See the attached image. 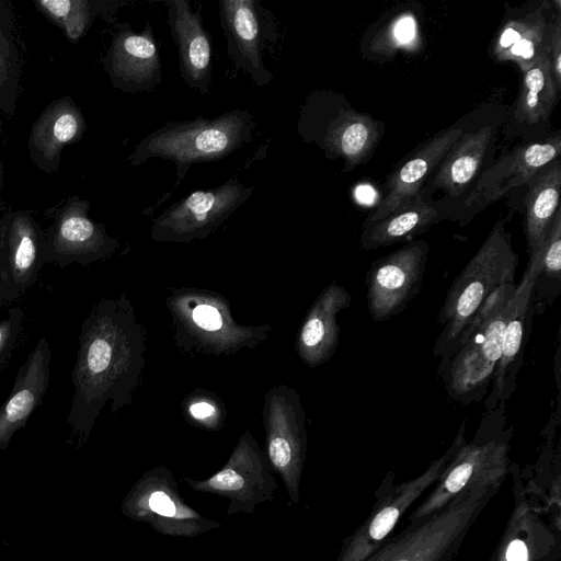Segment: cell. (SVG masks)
<instances>
[{
    "label": "cell",
    "mask_w": 561,
    "mask_h": 561,
    "mask_svg": "<svg viewBox=\"0 0 561 561\" xmlns=\"http://www.w3.org/2000/svg\"><path fill=\"white\" fill-rule=\"evenodd\" d=\"M146 352V328L125 293L92 305L79 333L67 416L79 446L88 442L107 402L112 413L131 404L141 383Z\"/></svg>",
    "instance_id": "1"
},
{
    "label": "cell",
    "mask_w": 561,
    "mask_h": 561,
    "mask_svg": "<svg viewBox=\"0 0 561 561\" xmlns=\"http://www.w3.org/2000/svg\"><path fill=\"white\" fill-rule=\"evenodd\" d=\"M165 307L173 342L187 356L236 355L257 347L272 331L270 323H239L227 297L206 288H171Z\"/></svg>",
    "instance_id": "2"
},
{
    "label": "cell",
    "mask_w": 561,
    "mask_h": 561,
    "mask_svg": "<svg viewBox=\"0 0 561 561\" xmlns=\"http://www.w3.org/2000/svg\"><path fill=\"white\" fill-rule=\"evenodd\" d=\"M516 284L494 289L460 332L437 375L448 398L468 405L483 400L496 370L503 345L511 299Z\"/></svg>",
    "instance_id": "3"
},
{
    "label": "cell",
    "mask_w": 561,
    "mask_h": 561,
    "mask_svg": "<svg viewBox=\"0 0 561 561\" xmlns=\"http://www.w3.org/2000/svg\"><path fill=\"white\" fill-rule=\"evenodd\" d=\"M257 127L249 110L236 108L207 118L169 121L142 138L127 157L131 167L152 158L170 160L175 165L176 181L172 192L199 162L218 161L252 140Z\"/></svg>",
    "instance_id": "4"
},
{
    "label": "cell",
    "mask_w": 561,
    "mask_h": 561,
    "mask_svg": "<svg viewBox=\"0 0 561 561\" xmlns=\"http://www.w3.org/2000/svg\"><path fill=\"white\" fill-rule=\"evenodd\" d=\"M505 408L506 403H499L494 410L484 411L473 439L465 442L457 450L437 479L435 489L411 514V524L436 514L468 490H496L500 486L508 471L513 434Z\"/></svg>",
    "instance_id": "5"
},
{
    "label": "cell",
    "mask_w": 561,
    "mask_h": 561,
    "mask_svg": "<svg viewBox=\"0 0 561 561\" xmlns=\"http://www.w3.org/2000/svg\"><path fill=\"white\" fill-rule=\"evenodd\" d=\"M517 265L512 234L499 219L447 290L437 316L442 331L433 346L434 356L439 357L438 364L446 360L460 332L485 298L499 286L514 282Z\"/></svg>",
    "instance_id": "6"
},
{
    "label": "cell",
    "mask_w": 561,
    "mask_h": 561,
    "mask_svg": "<svg viewBox=\"0 0 561 561\" xmlns=\"http://www.w3.org/2000/svg\"><path fill=\"white\" fill-rule=\"evenodd\" d=\"M122 514L171 537L195 538L220 527L190 506L180 494L173 472L165 466L148 469L121 503Z\"/></svg>",
    "instance_id": "7"
},
{
    "label": "cell",
    "mask_w": 561,
    "mask_h": 561,
    "mask_svg": "<svg viewBox=\"0 0 561 561\" xmlns=\"http://www.w3.org/2000/svg\"><path fill=\"white\" fill-rule=\"evenodd\" d=\"M265 454L285 485L293 504L300 497V483L307 455L306 413L299 392L277 383L263 398Z\"/></svg>",
    "instance_id": "8"
},
{
    "label": "cell",
    "mask_w": 561,
    "mask_h": 561,
    "mask_svg": "<svg viewBox=\"0 0 561 561\" xmlns=\"http://www.w3.org/2000/svg\"><path fill=\"white\" fill-rule=\"evenodd\" d=\"M297 131L302 141L318 144L328 158H342L351 169L367 159L380 135L369 115L333 108L331 94L321 91L306 98Z\"/></svg>",
    "instance_id": "9"
},
{
    "label": "cell",
    "mask_w": 561,
    "mask_h": 561,
    "mask_svg": "<svg viewBox=\"0 0 561 561\" xmlns=\"http://www.w3.org/2000/svg\"><path fill=\"white\" fill-rule=\"evenodd\" d=\"M182 482L195 492L227 499V517L254 513L257 505L274 500L278 488L265 450L250 430L240 435L220 470L203 480L183 477Z\"/></svg>",
    "instance_id": "10"
},
{
    "label": "cell",
    "mask_w": 561,
    "mask_h": 561,
    "mask_svg": "<svg viewBox=\"0 0 561 561\" xmlns=\"http://www.w3.org/2000/svg\"><path fill=\"white\" fill-rule=\"evenodd\" d=\"M253 187L231 176L220 185L193 191L162 210L150 227L156 242L191 243L213 234L244 205Z\"/></svg>",
    "instance_id": "11"
},
{
    "label": "cell",
    "mask_w": 561,
    "mask_h": 561,
    "mask_svg": "<svg viewBox=\"0 0 561 561\" xmlns=\"http://www.w3.org/2000/svg\"><path fill=\"white\" fill-rule=\"evenodd\" d=\"M495 489L476 488L428 518L409 525L391 561H451Z\"/></svg>",
    "instance_id": "12"
},
{
    "label": "cell",
    "mask_w": 561,
    "mask_h": 561,
    "mask_svg": "<svg viewBox=\"0 0 561 561\" xmlns=\"http://www.w3.org/2000/svg\"><path fill=\"white\" fill-rule=\"evenodd\" d=\"M90 202L78 195L55 207L51 224L44 230V261L65 268L77 263L83 267L111 259L119 240L104 225L89 216Z\"/></svg>",
    "instance_id": "13"
},
{
    "label": "cell",
    "mask_w": 561,
    "mask_h": 561,
    "mask_svg": "<svg viewBox=\"0 0 561 561\" xmlns=\"http://www.w3.org/2000/svg\"><path fill=\"white\" fill-rule=\"evenodd\" d=\"M466 442V421H462L450 447L433 460L417 477L393 486L378 503L365 522L351 535L336 561H365L385 542L399 518L437 479Z\"/></svg>",
    "instance_id": "14"
},
{
    "label": "cell",
    "mask_w": 561,
    "mask_h": 561,
    "mask_svg": "<svg viewBox=\"0 0 561 561\" xmlns=\"http://www.w3.org/2000/svg\"><path fill=\"white\" fill-rule=\"evenodd\" d=\"M428 251L426 241H411L370 264L365 283L367 309L374 321L399 314L419 294Z\"/></svg>",
    "instance_id": "15"
},
{
    "label": "cell",
    "mask_w": 561,
    "mask_h": 561,
    "mask_svg": "<svg viewBox=\"0 0 561 561\" xmlns=\"http://www.w3.org/2000/svg\"><path fill=\"white\" fill-rule=\"evenodd\" d=\"M219 23L233 67L257 85H267L273 73L265 67L263 51L277 38L272 13L256 0H219Z\"/></svg>",
    "instance_id": "16"
},
{
    "label": "cell",
    "mask_w": 561,
    "mask_h": 561,
    "mask_svg": "<svg viewBox=\"0 0 561 561\" xmlns=\"http://www.w3.org/2000/svg\"><path fill=\"white\" fill-rule=\"evenodd\" d=\"M44 265V229L31 211L7 210L0 217V305L25 294Z\"/></svg>",
    "instance_id": "17"
},
{
    "label": "cell",
    "mask_w": 561,
    "mask_h": 561,
    "mask_svg": "<svg viewBox=\"0 0 561 561\" xmlns=\"http://www.w3.org/2000/svg\"><path fill=\"white\" fill-rule=\"evenodd\" d=\"M540 259L541 247L529 255L522 279L516 285L511 299L501 357L492 378L491 388L483 399L485 411L494 410L499 403H506L516 390L517 377L535 317L531 309V291Z\"/></svg>",
    "instance_id": "18"
},
{
    "label": "cell",
    "mask_w": 561,
    "mask_h": 561,
    "mask_svg": "<svg viewBox=\"0 0 561 561\" xmlns=\"http://www.w3.org/2000/svg\"><path fill=\"white\" fill-rule=\"evenodd\" d=\"M102 64L114 89L128 94L152 92L162 82V61L151 23L140 32L128 22L117 24Z\"/></svg>",
    "instance_id": "19"
},
{
    "label": "cell",
    "mask_w": 561,
    "mask_h": 561,
    "mask_svg": "<svg viewBox=\"0 0 561 561\" xmlns=\"http://www.w3.org/2000/svg\"><path fill=\"white\" fill-rule=\"evenodd\" d=\"M168 24L178 48L180 76L199 94L209 93L213 79V45L199 9L188 0H168Z\"/></svg>",
    "instance_id": "20"
},
{
    "label": "cell",
    "mask_w": 561,
    "mask_h": 561,
    "mask_svg": "<svg viewBox=\"0 0 561 561\" xmlns=\"http://www.w3.org/2000/svg\"><path fill=\"white\" fill-rule=\"evenodd\" d=\"M51 347L42 336L19 367L13 387L0 404V451L9 447L12 437L25 427L42 404L50 378Z\"/></svg>",
    "instance_id": "21"
},
{
    "label": "cell",
    "mask_w": 561,
    "mask_h": 561,
    "mask_svg": "<svg viewBox=\"0 0 561 561\" xmlns=\"http://www.w3.org/2000/svg\"><path fill=\"white\" fill-rule=\"evenodd\" d=\"M85 130L83 113L72 98L54 100L32 125L27 140L32 162L47 174L57 173L62 150L79 141Z\"/></svg>",
    "instance_id": "22"
},
{
    "label": "cell",
    "mask_w": 561,
    "mask_h": 561,
    "mask_svg": "<svg viewBox=\"0 0 561 561\" xmlns=\"http://www.w3.org/2000/svg\"><path fill=\"white\" fill-rule=\"evenodd\" d=\"M352 304L350 293L332 282L317 296L299 327L295 350L300 360L314 368L334 355L340 341L337 314Z\"/></svg>",
    "instance_id": "23"
},
{
    "label": "cell",
    "mask_w": 561,
    "mask_h": 561,
    "mask_svg": "<svg viewBox=\"0 0 561 561\" xmlns=\"http://www.w3.org/2000/svg\"><path fill=\"white\" fill-rule=\"evenodd\" d=\"M462 134L460 127L443 130L396 169L387 182L385 197L364 225L376 222L410 204L421 193L426 178Z\"/></svg>",
    "instance_id": "24"
},
{
    "label": "cell",
    "mask_w": 561,
    "mask_h": 561,
    "mask_svg": "<svg viewBox=\"0 0 561 561\" xmlns=\"http://www.w3.org/2000/svg\"><path fill=\"white\" fill-rule=\"evenodd\" d=\"M560 152L559 135L519 147L480 175L468 204L492 203L512 188L527 184L543 167L558 159Z\"/></svg>",
    "instance_id": "25"
},
{
    "label": "cell",
    "mask_w": 561,
    "mask_h": 561,
    "mask_svg": "<svg viewBox=\"0 0 561 561\" xmlns=\"http://www.w3.org/2000/svg\"><path fill=\"white\" fill-rule=\"evenodd\" d=\"M546 5L542 2L536 9L503 23L492 45L495 60L514 62L524 73L545 55L549 21Z\"/></svg>",
    "instance_id": "26"
},
{
    "label": "cell",
    "mask_w": 561,
    "mask_h": 561,
    "mask_svg": "<svg viewBox=\"0 0 561 561\" xmlns=\"http://www.w3.org/2000/svg\"><path fill=\"white\" fill-rule=\"evenodd\" d=\"M525 236L528 254L545 242L559 208L561 164L559 158L543 167L527 183Z\"/></svg>",
    "instance_id": "27"
},
{
    "label": "cell",
    "mask_w": 561,
    "mask_h": 561,
    "mask_svg": "<svg viewBox=\"0 0 561 561\" xmlns=\"http://www.w3.org/2000/svg\"><path fill=\"white\" fill-rule=\"evenodd\" d=\"M491 137V126L474 133H463L436 167L438 169L433 185L451 196L462 193L476 179Z\"/></svg>",
    "instance_id": "28"
},
{
    "label": "cell",
    "mask_w": 561,
    "mask_h": 561,
    "mask_svg": "<svg viewBox=\"0 0 561 561\" xmlns=\"http://www.w3.org/2000/svg\"><path fill=\"white\" fill-rule=\"evenodd\" d=\"M437 215L438 210L421 192L407 206L376 222L364 225L359 247L375 250L412 239L436 222Z\"/></svg>",
    "instance_id": "29"
},
{
    "label": "cell",
    "mask_w": 561,
    "mask_h": 561,
    "mask_svg": "<svg viewBox=\"0 0 561 561\" xmlns=\"http://www.w3.org/2000/svg\"><path fill=\"white\" fill-rule=\"evenodd\" d=\"M560 91L545 54L523 73L522 89L514 113L515 118L519 123L531 125L546 122L556 105Z\"/></svg>",
    "instance_id": "30"
},
{
    "label": "cell",
    "mask_w": 561,
    "mask_h": 561,
    "mask_svg": "<svg viewBox=\"0 0 561 561\" xmlns=\"http://www.w3.org/2000/svg\"><path fill=\"white\" fill-rule=\"evenodd\" d=\"M33 3L71 43L82 38L99 15L112 18L123 4L101 0H34Z\"/></svg>",
    "instance_id": "31"
},
{
    "label": "cell",
    "mask_w": 561,
    "mask_h": 561,
    "mask_svg": "<svg viewBox=\"0 0 561 561\" xmlns=\"http://www.w3.org/2000/svg\"><path fill=\"white\" fill-rule=\"evenodd\" d=\"M561 294V210L541 245L539 270L531 291L534 316H541Z\"/></svg>",
    "instance_id": "32"
},
{
    "label": "cell",
    "mask_w": 561,
    "mask_h": 561,
    "mask_svg": "<svg viewBox=\"0 0 561 561\" xmlns=\"http://www.w3.org/2000/svg\"><path fill=\"white\" fill-rule=\"evenodd\" d=\"M21 53L10 3L0 0V113L14 112L20 90Z\"/></svg>",
    "instance_id": "33"
},
{
    "label": "cell",
    "mask_w": 561,
    "mask_h": 561,
    "mask_svg": "<svg viewBox=\"0 0 561 561\" xmlns=\"http://www.w3.org/2000/svg\"><path fill=\"white\" fill-rule=\"evenodd\" d=\"M181 410L187 423L204 431H220L227 420L224 400L216 392L204 388L187 393L182 400Z\"/></svg>",
    "instance_id": "34"
},
{
    "label": "cell",
    "mask_w": 561,
    "mask_h": 561,
    "mask_svg": "<svg viewBox=\"0 0 561 561\" xmlns=\"http://www.w3.org/2000/svg\"><path fill=\"white\" fill-rule=\"evenodd\" d=\"M24 317L25 312L21 307H13L0 319V374L8 366L22 335Z\"/></svg>",
    "instance_id": "35"
},
{
    "label": "cell",
    "mask_w": 561,
    "mask_h": 561,
    "mask_svg": "<svg viewBox=\"0 0 561 561\" xmlns=\"http://www.w3.org/2000/svg\"><path fill=\"white\" fill-rule=\"evenodd\" d=\"M556 12L549 18L545 54L551 66L552 76L557 87L561 90V13L560 4Z\"/></svg>",
    "instance_id": "36"
},
{
    "label": "cell",
    "mask_w": 561,
    "mask_h": 561,
    "mask_svg": "<svg viewBox=\"0 0 561 561\" xmlns=\"http://www.w3.org/2000/svg\"><path fill=\"white\" fill-rule=\"evenodd\" d=\"M507 561H528V552L525 542L520 539H514L506 550Z\"/></svg>",
    "instance_id": "37"
},
{
    "label": "cell",
    "mask_w": 561,
    "mask_h": 561,
    "mask_svg": "<svg viewBox=\"0 0 561 561\" xmlns=\"http://www.w3.org/2000/svg\"><path fill=\"white\" fill-rule=\"evenodd\" d=\"M0 138H1V116H0Z\"/></svg>",
    "instance_id": "38"
}]
</instances>
